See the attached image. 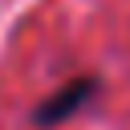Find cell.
I'll use <instances>...</instances> for the list:
<instances>
[{"mask_svg": "<svg viewBox=\"0 0 130 130\" xmlns=\"http://www.w3.org/2000/svg\"><path fill=\"white\" fill-rule=\"evenodd\" d=\"M93 89H98L93 77H73L69 85H61L53 98H45V102L32 110V122H37V126H57V122H65L73 110H81V106L89 102Z\"/></svg>", "mask_w": 130, "mask_h": 130, "instance_id": "cell-1", "label": "cell"}]
</instances>
